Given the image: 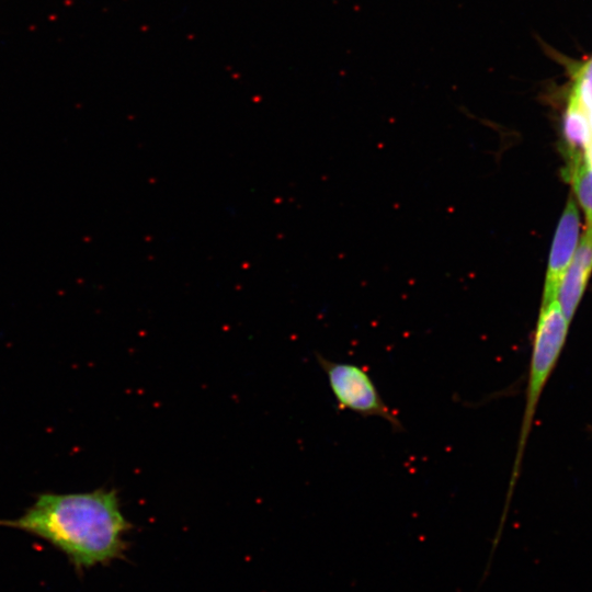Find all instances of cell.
Segmentation results:
<instances>
[{
  "label": "cell",
  "instance_id": "3",
  "mask_svg": "<svg viewBox=\"0 0 592 592\" xmlns=\"http://www.w3.org/2000/svg\"><path fill=\"white\" fill-rule=\"evenodd\" d=\"M317 360L326 373L330 390L340 410L361 417H377L387 421L395 431L403 425L382 398L368 372L354 363L333 362L320 354Z\"/></svg>",
  "mask_w": 592,
  "mask_h": 592
},
{
  "label": "cell",
  "instance_id": "8",
  "mask_svg": "<svg viewBox=\"0 0 592 592\" xmlns=\"http://www.w3.org/2000/svg\"><path fill=\"white\" fill-rule=\"evenodd\" d=\"M569 98L587 111L592 109V55L574 69Z\"/></svg>",
  "mask_w": 592,
  "mask_h": 592
},
{
  "label": "cell",
  "instance_id": "5",
  "mask_svg": "<svg viewBox=\"0 0 592 592\" xmlns=\"http://www.w3.org/2000/svg\"><path fill=\"white\" fill-rule=\"evenodd\" d=\"M592 272V225L578 243L574 255L559 285L556 300L565 318L570 322L582 298Z\"/></svg>",
  "mask_w": 592,
  "mask_h": 592
},
{
  "label": "cell",
  "instance_id": "2",
  "mask_svg": "<svg viewBox=\"0 0 592 592\" xmlns=\"http://www.w3.org/2000/svg\"><path fill=\"white\" fill-rule=\"evenodd\" d=\"M569 323L570 322L565 318L560 310L557 300L542 305L530 361L525 409L501 523H504L505 521L512 493L519 479L525 445L531 432L539 397L561 353Z\"/></svg>",
  "mask_w": 592,
  "mask_h": 592
},
{
  "label": "cell",
  "instance_id": "9",
  "mask_svg": "<svg viewBox=\"0 0 592 592\" xmlns=\"http://www.w3.org/2000/svg\"><path fill=\"white\" fill-rule=\"evenodd\" d=\"M584 162L587 166L592 169V139L590 140L588 148L584 153Z\"/></svg>",
  "mask_w": 592,
  "mask_h": 592
},
{
  "label": "cell",
  "instance_id": "10",
  "mask_svg": "<svg viewBox=\"0 0 592 592\" xmlns=\"http://www.w3.org/2000/svg\"><path fill=\"white\" fill-rule=\"evenodd\" d=\"M588 115H589V124H590V132H591V139H592V109L588 111Z\"/></svg>",
  "mask_w": 592,
  "mask_h": 592
},
{
  "label": "cell",
  "instance_id": "6",
  "mask_svg": "<svg viewBox=\"0 0 592 592\" xmlns=\"http://www.w3.org/2000/svg\"><path fill=\"white\" fill-rule=\"evenodd\" d=\"M562 122L568 160L565 169H568L584 160L591 139L588 111L569 98Z\"/></svg>",
  "mask_w": 592,
  "mask_h": 592
},
{
  "label": "cell",
  "instance_id": "1",
  "mask_svg": "<svg viewBox=\"0 0 592 592\" xmlns=\"http://www.w3.org/2000/svg\"><path fill=\"white\" fill-rule=\"evenodd\" d=\"M0 524L36 535L65 553L77 569L122 559L132 524L115 489L44 492L18 519Z\"/></svg>",
  "mask_w": 592,
  "mask_h": 592
},
{
  "label": "cell",
  "instance_id": "4",
  "mask_svg": "<svg viewBox=\"0 0 592 592\" xmlns=\"http://www.w3.org/2000/svg\"><path fill=\"white\" fill-rule=\"evenodd\" d=\"M579 231V209L573 197H570L562 212L553 240L542 305L556 300L559 285L577 250Z\"/></svg>",
  "mask_w": 592,
  "mask_h": 592
},
{
  "label": "cell",
  "instance_id": "7",
  "mask_svg": "<svg viewBox=\"0 0 592 592\" xmlns=\"http://www.w3.org/2000/svg\"><path fill=\"white\" fill-rule=\"evenodd\" d=\"M563 177L572 184V189L584 210L588 225H592V169L583 161L565 169Z\"/></svg>",
  "mask_w": 592,
  "mask_h": 592
}]
</instances>
